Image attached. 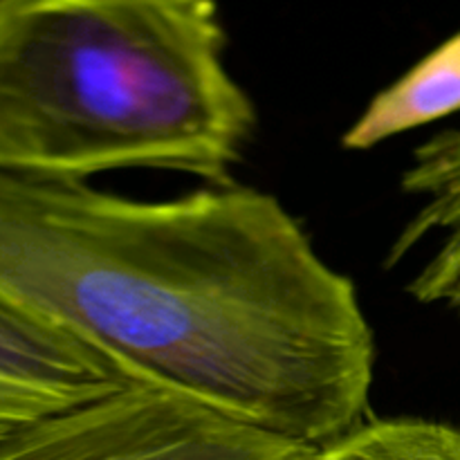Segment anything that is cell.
<instances>
[{"mask_svg": "<svg viewBox=\"0 0 460 460\" xmlns=\"http://www.w3.org/2000/svg\"><path fill=\"white\" fill-rule=\"evenodd\" d=\"M0 304L304 447L364 422L376 337L358 290L256 189L151 202L0 171Z\"/></svg>", "mask_w": 460, "mask_h": 460, "instance_id": "1", "label": "cell"}, {"mask_svg": "<svg viewBox=\"0 0 460 460\" xmlns=\"http://www.w3.org/2000/svg\"><path fill=\"white\" fill-rule=\"evenodd\" d=\"M214 0H0V171L229 184L256 111Z\"/></svg>", "mask_w": 460, "mask_h": 460, "instance_id": "2", "label": "cell"}, {"mask_svg": "<svg viewBox=\"0 0 460 460\" xmlns=\"http://www.w3.org/2000/svg\"><path fill=\"white\" fill-rule=\"evenodd\" d=\"M310 452L151 385L54 413L0 443V460H308Z\"/></svg>", "mask_w": 460, "mask_h": 460, "instance_id": "3", "label": "cell"}, {"mask_svg": "<svg viewBox=\"0 0 460 460\" xmlns=\"http://www.w3.org/2000/svg\"><path fill=\"white\" fill-rule=\"evenodd\" d=\"M139 385L146 382L108 355L0 304V443L54 413Z\"/></svg>", "mask_w": 460, "mask_h": 460, "instance_id": "4", "label": "cell"}, {"mask_svg": "<svg viewBox=\"0 0 460 460\" xmlns=\"http://www.w3.org/2000/svg\"><path fill=\"white\" fill-rule=\"evenodd\" d=\"M402 184L420 200L418 214L391 250V263L429 238L434 252L409 283L422 304H440L460 314V130H445L413 151Z\"/></svg>", "mask_w": 460, "mask_h": 460, "instance_id": "5", "label": "cell"}, {"mask_svg": "<svg viewBox=\"0 0 460 460\" xmlns=\"http://www.w3.org/2000/svg\"><path fill=\"white\" fill-rule=\"evenodd\" d=\"M456 111H460V34L377 94L344 135V146L367 151L394 135Z\"/></svg>", "mask_w": 460, "mask_h": 460, "instance_id": "6", "label": "cell"}, {"mask_svg": "<svg viewBox=\"0 0 460 460\" xmlns=\"http://www.w3.org/2000/svg\"><path fill=\"white\" fill-rule=\"evenodd\" d=\"M308 460H460V429L425 418L364 420Z\"/></svg>", "mask_w": 460, "mask_h": 460, "instance_id": "7", "label": "cell"}]
</instances>
